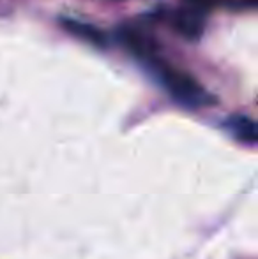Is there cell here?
Masks as SVG:
<instances>
[{
    "mask_svg": "<svg viewBox=\"0 0 258 259\" xmlns=\"http://www.w3.org/2000/svg\"><path fill=\"white\" fill-rule=\"evenodd\" d=\"M121 39L126 48L133 53V57L143 65L145 71L158 81V85L177 104L191 109L209 108V106L216 104L212 94L203 85H200L198 79H195L190 72L170 64L158 52V46L151 37L134 28H124L121 32Z\"/></svg>",
    "mask_w": 258,
    "mask_h": 259,
    "instance_id": "cell-1",
    "label": "cell"
},
{
    "mask_svg": "<svg viewBox=\"0 0 258 259\" xmlns=\"http://www.w3.org/2000/svg\"><path fill=\"white\" fill-rule=\"evenodd\" d=\"M173 27L177 28L180 35H184L190 41H195L203 34L205 27V13L188 4L186 7L179 9L173 16Z\"/></svg>",
    "mask_w": 258,
    "mask_h": 259,
    "instance_id": "cell-2",
    "label": "cell"
},
{
    "mask_svg": "<svg viewBox=\"0 0 258 259\" xmlns=\"http://www.w3.org/2000/svg\"><path fill=\"white\" fill-rule=\"evenodd\" d=\"M225 129L237 141L244 145H255L258 140V129L253 118L246 115H232L225 120Z\"/></svg>",
    "mask_w": 258,
    "mask_h": 259,
    "instance_id": "cell-3",
    "label": "cell"
},
{
    "mask_svg": "<svg viewBox=\"0 0 258 259\" xmlns=\"http://www.w3.org/2000/svg\"><path fill=\"white\" fill-rule=\"evenodd\" d=\"M62 27L71 35H76V37H80L82 41H87L94 46L103 48V46L108 45V39H106V35H104V32H101L99 28L94 27V25H90V23H83V21H78V20L64 18Z\"/></svg>",
    "mask_w": 258,
    "mask_h": 259,
    "instance_id": "cell-4",
    "label": "cell"
}]
</instances>
